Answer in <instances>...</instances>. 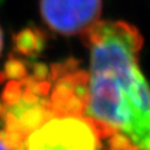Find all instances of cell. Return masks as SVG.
Masks as SVG:
<instances>
[{"instance_id":"6da1fadb","label":"cell","mask_w":150,"mask_h":150,"mask_svg":"<svg viewBox=\"0 0 150 150\" xmlns=\"http://www.w3.org/2000/svg\"><path fill=\"white\" fill-rule=\"evenodd\" d=\"M81 38L90 50L84 116L102 141L118 132L138 150H150V85L138 67L142 34L127 21L98 20Z\"/></svg>"},{"instance_id":"7a4b0ae2","label":"cell","mask_w":150,"mask_h":150,"mask_svg":"<svg viewBox=\"0 0 150 150\" xmlns=\"http://www.w3.org/2000/svg\"><path fill=\"white\" fill-rule=\"evenodd\" d=\"M100 136L85 116L52 117L27 136L24 150H98Z\"/></svg>"},{"instance_id":"3957f363","label":"cell","mask_w":150,"mask_h":150,"mask_svg":"<svg viewBox=\"0 0 150 150\" xmlns=\"http://www.w3.org/2000/svg\"><path fill=\"white\" fill-rule=\"evenodd\" d=\"M103 0H40L39 10L50 30L63 34H82L99 20Z\"/></svg>"},{"instance_id":"277c9868","label":"cell","mask_w":150,"mask_h":150,"mask_svg":"<svg viewBox=\"0 0 150 150\" xmlns=\"http://www.w3.org/2000/svg\"><path fill=\"white\" fill-rule=\"evenodd\" d=\"M89 93V71L73 67L54 79L49 95L54 117L84 116Z\"/></svg>"},{"instance_id":"5b68a950","label":"cell","mask_w":150,"mask_h":150,"mask_svg":"<svg viewBox=\"0 0 150 150\" xmlns=\"http://www.w3.org/2000/svg\"><path fill=\"white\" fill-rule=\"evenodd\" d=\"M23 95L14 104L6 105L4 125L6 130H13L27 138L33 131L39 129L45 122L54 117L49 97H39L28 91L23 81Z\"/></svg>"},{"instance_id":"8992f818","label":"cell","mask_w":150,"mask_h":150,"mask_svg":"<svg viewBox=\"0 0 150 150\" xmlns=\"http://www.w3.org/2000/svg\"><path fill=\"white\" fill-rule=\"evenodd\" d=\"M46 43L47 33L44 30L33 25L20 30L13 35L14 50L28 58L39 56L45 49Z\"/></svg>"},{"instance_id":"52a82bcc","label":"cell","mask_w":150,"mask_h":150,"mask_svg":"<svg viewBox=\"0 0 150 150\" xmlns=\"http://www.w3.org/2000/svg\"><path fill=\"white\" fill-rule=\"evenodd\" d=\"M1 76H3L4 81L5 79L20 81V79L28 76L27 66L24 63V60H21L20 58L14 57V56H10L8 59L6 60L5 65H4V70L1 72Z\"/></svg>"},{"instance_id":"ba28073f","label":"cell","mask_w":150,"mask_h":150,"mask_svg":"<svg viewBox=\"0 0 150 150\" xmlns=\"http://www.w3.org/2000/svg\"><path fill=\"white\" fill-rule=\"evenodd\" d=\"M0 150H10V149H8V146H7V145H6L1 139H0Z\"/></svg>"},{"instance_id":"9c48e42d","label":"cell","mask_w":150,"mask_h":150,"mask_svg":"<svg viewBox=\"0 0 150 150\" xmlns=\"http://www.w3.org/2000/svg\"><path fill=\"white\" fill-rule=\"evenodd\" d=\"M1 49H3V31L0 27V53H1Z\"/></svg>"}]
</instances>
